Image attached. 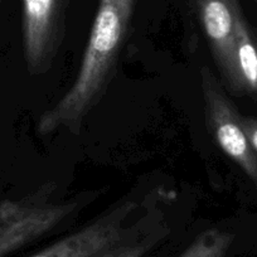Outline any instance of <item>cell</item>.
I'll list each match as a JSON object with an SVG mask.
<instances>
[{"instance_id":"3957f363","label":"cell","mask_w":257,"mask_h":257,"mask_svg":"<svg viewBox=\"0 0 257 257\" xmlns=\"http://www.w3.org/2000/svg\"><path fill=\"white\" fill-rule=\"evenodd\" d=\"M135 201H123L82 228L29 257H100L126 239L142 233L143 221L130 222L139 209Z\"/></svg>"},{"instance_id":"8992f818","label":"cell","mask_w":257,"mask_h":257,"mask_svg":"<svg viewBox=\"0 0 257 257\" xmlns=\"http://www.w3.org/2000/svg\"><path fill=\"white\" fill-rule=\"evenodd\" d=\"M222 82L233 92L236 83V37L242 19L238 0H192Z\"/></svg>"},{"instance_id":"52a82bcc","label":"cell","mask_w":257,"mask_h":257,"mask_svg":"<svg viewBox=\"0 0 257 257\" xmlns=\"http://www.w3.org/2000/svg\"><path fill=\"white\" fill-rule=\"evenodd\" d=\"M234 95L257 97V31L244 17L238 23L236 37V83Z\"/></svg>"},{"instance_id":"7a4b0ae2","label":"cell","mask_w":257,"mask_h":257,"mask_svg":"<svg viewBox=\"0 0 257 257\" xmlns=\"http://www.w3.org/2000/svg\"><path fill=\"white\" fill-rule=\"evenodd\" d=\"M57 187L46 183L16 201L0 203V257L53 231L80 208V201L53 202Z\"/></svg>"},{"instance_id":"30bf717a","label":"cell","mask_w":257,"mask_h":257,"mask_svg":"<svg viewBox=\"0 0 257 257\" xmlns=\"http://www.w3.org/2000/svg\"><path fill=\"white\" fill-rule=\"evenodd\" d=\"M241 123L249 140V144L257 154V118L241 115Z\"/></svg>"},{"instance_id":"6da1fadb","label":"cell","mask_w":257,"mask_h":257,"mask_svg":"<svg viewBox=\"0 0 257 257\" xmlns=\"http://www.w3.org/2000/svg\"><path fill=\"white\" fill-rule=\"evenodd\" d=\"M137 0H98L87 46L72 86L39 117L37 132L78 134L112 81Z\"/></svg>"},{"instance_id":"277c9868","label":"cell","mask_w":257,"mask_h":257,"mask_svg":"<svg viewBox=\"0 0 257 257\" xmlns=\"http://www.w3.org/2000/svg\"><path fill=\"white\" fill-rule=\"evenodd\" d=\"M201 87L207 130L219 149L257 184V154L243 130L241 113L207 67L201 71Z\"/></svg>"},{"instance_id":"9c48e42d","label":"cell","mask_w":257,"mask_h":257,"mask_svg":"<svg viewBox=\"0 0 257 257\" xmlns=\"http://www.w3.org/2000/svg\"><path fill=\"white\" fill-rule=\"evenodd\" d=\"M165 234L167 232L160 229L154 232H142L108 249L100 257H145L164 238Z\"/></svg>"},{"instance_id":"ba28073f","label":"cell","mask_w":257,"mask_h":257,"mask_svg":"<svg viewBox=\"0 0 257 257\" xmlns=\"http://www.w3.org/2000/svg\"><path fill=\"white\" fill-rule=\"evenodd\" d=\"M234 234L221 228H208L196 237L179 257H224Z\"/></svg>"},{"instance_id":"8fae6325","label":"cell","mask_w":257,"mask_h":257,"mask_svg":"<svg viewBox=\"0 0 257 257\" xmlns=\"http://www.w3.org/2000/svg\"><path fill=\"white\" fill-rule=\"evenodd\" d=\"M254 2H257V0H254Z\"/></svg>"},{"instance_id":"5b68a950","label":"cell","mask_w":257,"mask_h":257,"mask_svg":"<svg viewBox=\"0 0 257 257\" xmlns=\"http://www.w3.org/2000/svg\"><path fill=\"white\" fill-rule=\"evenodd\" d=\"M67 6L68 0H23V52L32 75L52 67L63 41Z\"/></svg>"}]
</instances>
